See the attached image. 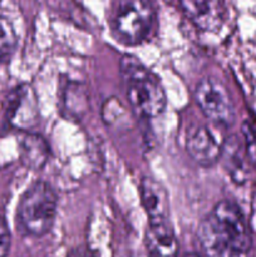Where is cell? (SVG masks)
<instances>
[{"mask_svg": "<svg viewBox=\"0 0 256 257\" xmlns=\"http://www.w3.org/2000/svg\"><path fill=\"white\" fill-rule=\"evenodd\" d=\"M186 257H200V256H197V255H187Z\"/></svg>", "mask_w": 256, "mask_h": 257, "instance_id": "obj_16", "label": "cell"}, {"mask_svg": "<svg viewBox=\"0 0 256 257\" xmlns=\"http://www.w3.org/2000/svg\"><path fill=\"white\" fill-rule=\"evenodd\" d=\"M206 257H250L252 233L245 213L232 201H221L201 221L197 230Z\"/></svg>", "mask_w": 256, "mask_h": 257, "instance_id": "obj_1", "label": "cell"}, {"mask_svg": "<svg viewBox=\"0 0 256 257\" xmlns=\"http://www.w3.org/2000/svg\"><path fill=\"white\" fill-rule=\"evenodd\" d=\"M34 98L30 97V89L28 87H18L8 97L7 119L14 127L24 128L34 119L35 108L32 105Z\"/></svg>", "mask_w": 256, "mask_h": 257, "instance_id": "obj_10", "label": "cell"}, {"mask_svg": "<svg viewBox=\"0 0 256 257\" xmlns=\"http://www.w3.org/2000/svg\"><path fill=\"white\" fill-rule=\"evenodd\" d=\"M19 153L25 167L40 170L49 157V147L42 136L25 132L19 138Z\"/></svg>", "mask_w": 256, "mask_h": 257, "instance_id": "obj_11", "label": "cell"}, {"mask_svg": "<svg viewBox=\"0 0 256 257\" xmlns=\"http://www.w3.org/2000/svg\"><path fill=\"white\" fill-rule=\"evenodd\" d=\"M195 100L206 118L230 127L235 122V107L227 88L215 78H203L195 89Z\"/></svg>", "mask_w": 256, "mask_h": 257, "instance_id": "obj_5", "label": "cell"}, {"mask_svg": "<svg viewBox=\"0 0 256 257\" xmlns=\"http://www.w3.org/2000/svg\"><path fill=\"white\" fill-rule=\"evenodd\" d=\"M10 231L7 225V221L0 215V257H7L10 250Z\"/></svg>", "mask_w": 256, "mask_h": 257, "instance_id": "obj_14", "label": "cell"}, {"mask_svg": "<svg viewBox=\"0 0 256 257\" xmlns=\"http://www.w3.org/2000/svg\"><path fill=\"white\" fill-rule=\"evenodd\" d=\"M185 17L202 32H213L223 22L222 0H180Z\"/></svg>", "mask_w": 256, "mask_h": 257, "instance_id": "obj_6", "label": "cell"}, {"mask_svg": "<svg viewBox=\"0 0 256 257\" xmlns=\"http://www.w3.org/2000/svg\"><path fill=\"white\" fill-rule=\"evenodd\" d=\"M145 242L148 257H177V238L170 220L148 222Z\"/></svg>", "mask_w": 256, "mask_h": 257, "instance_id": "obj_9", "label": "cell"}, {"mask_svg": "<svg viewBox=\"0 0 256 257\" xmlns=\"http://www.w3.org/2000/svg\"><path fill=\"white\" fill-rule=\"evenodd\" d=\"M155 22V9L150 0H119L113 28L117 39L128 45L147 39Z\"/></svg>", "mask_w": 256, "mask_h": 257, "instance_id": "obj_4", "label": "cell"}, {"mask_svg": "<svg viewBox=\"0 0 256 257\" xmlns=\"http://www.w3.org/2000/svg\"><path fill=\"white\" fill-rule=\"evenodd\" d=\"M186 150L190 157L202 167H211L222 156V147L217 138L205 125L191 132L186 141Z\"/></svg>", "mask_w": 256, "mask_h": 257, "instance_id": "obj_7", "label": "cell"}, {"mask_svg": "<svg viewBox=\"0 0 256 257\" xmlns=\"http://www.w3.org/2000/svg\"><path fill=\"white\" fill-rule=\"evenodd\" d=\"M67 257H93V253L88 247L80 246V247H75L70 250Z\"/></svg>", "mask_w": 256, "mask_h": 257, "instance_id": "obj_15", "label": "cell"}, {"mask_svg": "<svg viewBox=\"0 0 256 257\" xmlns=\"http://www.w3.org/2000/svg\"><path fill=\"white\" fill-rule=\"evenodd\" d=\"M58 197L49 183L37 181L23 193L18 203L17 221L25 235L40 237L52 230L57 216Z\"/></svg>", "mask_w": 256, "mask_h": 257, "instance_id": "obj_3", "label": "cell"}, {"mask_svg": "<svg viewBox=\"0 0 256 257\" xmlns=\"http://www.w3.org/2000/svg\"><path fill=\"white\" fill-rule=\"evenodd\" d=\"M64 103L65 109L68 110L70 115H74V117H82L85 113V110H87V108H85L87 99H85L84 90L78 87V85L68 87Z\"/></svg>", "mask_w": 256, "mask_h": 257, "instance_id": "obj_13", "label": "cell"}, {"mask_svg": "<svg viewBox=\"0 0 256 257\" xmlns=\"http://www.w3.org/2000/svg\"><path fill=\"white\" fill-rule=\"evenodd\" d=\"M123 89L131 108L142 118H157L166 109L167 99L157 75L133 55H123L119 63Z\"/></svg>", "mask_w": 256, "mask_h": 257, "instance_id": "obj_2", "label": "cell"}, {"mask_svg": "<svg viewBox=\"0 0 256 257\" xmlns=\"http://www.w3.org/2000/svg\"><path fill=\"white\" fill-rule=\"evenodd\" d=\"M17 33L12 22L5 15L0 14V64L7 62L17 47Z\"/></svg>", "mask_w": 256, "mask_h": 257, "instance_id": "obj_12", "label": "cell"}, {"mask_svg": "<svg viewBox=\"0 0 256 257\" xmlns=\"http://www.w3.org/2000/svg\"><path fill=\"white\" fill-rule=\"evenodd\" d=\"M140 197L148 222L170 220L168 193L160 182L151 177H143L140 183Z\"/></svg>", "mask_w": 256, "mask_h": 257, "instance_id": "obj_8", "label": "cell"}]
</instances>
